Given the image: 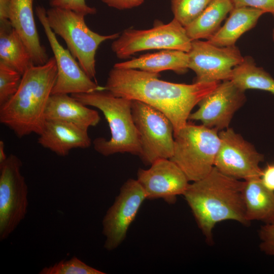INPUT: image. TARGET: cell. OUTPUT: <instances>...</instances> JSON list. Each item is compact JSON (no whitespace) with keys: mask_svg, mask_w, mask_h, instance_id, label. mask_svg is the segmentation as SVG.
<instances>
[{"mask_svg":"<svg viewBox=\"0 0 274 274\" xmlns=\"http://www.w3.org/2000/svg\"><path fill=\"white\" fill-rule=\"evenodd\" d=\"M35 0H11L9 20L18 33L30 54L35 65L48 60L45 47L41 45L33 11Z\"/></svg>","mask_w":274,"mask_h":274,"instance_id":"e0dca14e","label":"cell"},{"mask_svg":"<svg viewBox=\"0 0 274 274\" xmlns=\"http://www.w3.org/2000/svg\"><path fill=\"white\" fill-rule=\"evenodd\" d=\"M244 183L214 167L205 177L189 184L183 195L208 243H212L213 229L219 222L250 224L243 196Z\"/></svg>","mask_w":274,"mask_h":274,"instance_id":"7a4b0ae2","label":"cell"},{"mask_svg":"<svg viewBox=\"0 0 274 274\" xmlns=\"http://www.w3.org/2000/svg\"><path fill=\"white\" fill-rule=\"evenodd\" d=\"M189 56L187 52L165 49L148 53L126 61L116 63L114 66L120 69L139 70L151 73L172 70L178 74L185 73L188 68Z\"/></svg>","mask_w":274,"mask_h":274,"instance_id":"d6986e66","label":"cell"},{"mask_svg":"<svg viewBox=\"0 0 274 274\" xmlns=\"http://www.w3.org/2000/svg\"><path fill=\"white\" fill-rule=\"evenodd\" d=\"M244 182L243 196L248 221L274 222V192L264 185L260 177Z\"/></svg>","mask_w":274,"mask_h":274,"instance_id":"ffe728a7","label":"cell"},{"mask_svg":"<svg viewBox=\"0 0 274 274\" xmlns=\"http://www.w3.org/2000/svg\"><path fill=\"white\" fill-rule=\"evenodd\" d=\"M245 91L230 80L220 82L199 102L198 109L188 120L199 121L219 131L228 128L234 113L246 101Z\"/></svg>","mask_w":274,"mask_h":274,"instance_id":"5bb4252c","label":"cell"},{"mask_svg":"<svg viewBox=\"0 0 274 274\" xmlns=\"http://www.w3.org/2000/svg\"><path fill=\"white\" fill-rule=\"evenodd\" d=\"M5 144L3 141H0V164L4 162L7 157L5 154L4 150Z\"/></svg>","mask_w":274,"mask_h":274,"instance_id":"836d02e7","label":"cell"},{"mask_svg":"<svg viewBox=\"0 0 274 274\" xmlns=\"http://www.w3.org/2000/svg\"><path fill=\"white\" fill-rule=\"evenodd\" d=\"M108 6L122 10L132 9L141 5L145 0H100Z\"/></svg>","mask_w":274,"mask_h":274,"instance_id":"4dcf8cb0","label":"cell"},{"mask_svg":"<svg viewBox=\"0 0 274 274\" xmlns=\"http://www.w3.org/2000/svg\"><path fill=\"white\" fill-rule=\"evenodd\" d=\"M158 77L159 74L113 67L105 90L116 96L143 102L161 112L171 121L174 135L187 124L193 108L220 83H175Z\"/></svg>","mask_w":274,"mask_h":274,"instance_id":"6da1fadb","label":"cell"},{"mask_svg":"<svg viewBox=\"0 0 274 274\" xmlns=\"http://www.w3.org/2000/svg\"><path fill=\"white\" fill-rule=\"evenodd\" d=\"M22 166L20 158L12 154L0 164L1 241L8 238L27 214L28 187Z\"/></svg>","mask_w":274,"mask_h":274,"instance_id":"9c48e42d","label":"cell"},{"mask_svg":"<svg viewBox=\"0 0 274 274\" xmlns=\"http://www.w3.org/2000/svg\"><path fill=\"white\" fill-rule=\"evenodd\" d=\"M192 41L185 28L174 18L166 24H159L148 29H127L111 45L119 58H125L140 51L151 49L177 50L188 53Z\"/></svg>","mask_w":274,"mask_h":274,"instance_id":"ba28073f","label":"cell"},{"mask_svg":"<svg viewBox=\"0 0 274 274\" xmlns=\"http://www.w3.org/2000/svg\"><path fill=\"white\" fill-rule=\"evenodd\" d=\"M145 199L144 191L136 180L129 179L121 186L102 222V231L106 237L104 248L107 251L116 249L124 241Z\"/></svg>","mask_w":274,"mask_h":274,"instance_id":"4fadbf2b","label":"cell"},{"mask_svg":"<svg viewBox=\"0 0 274 274\" xmlns=\"http://www.w3.org/2000/svg\"><path fill=\"white\" fill-rule=\"evenodd\" d=\"M11 0H0V22L9 21Z\"/></svg>","mask_w":274,"mask_h":274,"instance_id":"d6a6232c","label":"cell"},{"mask_svg":"<svg viewBox=\"0 0 274 274\" xmlns=\"http://www.w3.org/2000/svg\"><path fill=\"white\" fill-rule=\"evenodd\" d=\"M175 19L186 27L204 10L211 0H170Z\"/></svg>","mask_w":274,"mask_h":274,"instance_id":"d4e9b609","label":"cell"},{"mask_svg":"<svg viewBox=\"0 0 274 274\" xmlns=\"http://www.w3.org/2000/svg\"><path fill=\"white\" fill-rule=\"evenodd\" d=\"M71 95L86 106L100 110L109 124L111 138H97L93 142L98 153L106 156L118 153L140 156V138L132 115L131 100L106 90Z\"/></svg>","mask_w":274,"mask_h":274,"instance_id":"277c9868","label":"cell"},{"mask_svg":"<svg viewBox=\"0 0 274 274\" xmlns=\"http://www.w3.org/2000/svg\"><path fill=\"white\" fill-rule=\"evenodd\" d=\"M187 53L188 68L195 73V82L198 83L230 80L233 68L244 58L235 45L219 47L200 40L192 41Z\"/></svg>","mask_w":274,"mask_h":274,"instance_id":"7c38bea8","label":"cell"},{"mask_svg":"<svg viewBox=\"0 0 274 274\" xmlns=\"http://www.w3.org/2000/svg\"><path fill=\"white\" fill-rule=\"evenodd\" d=\"M38 143L60 156L67 155L76 148L91 145L88 130L73 123L57 120H46Z\"/></svg>","mask_w":274,"mask_h":274,"instance_id":"2e32d148","label":"cell"},{"mask_svg":"<svg viewBox=\"0 0 274 274\" xmlns=\"http://www.w3.org/2000/svg\"><path fill=\"white\" fill-rule=\"evenodd\" d=\"M264 13L261 10L251 7L233 8L224 24L207 41L219 47L235 46L241 36L255 27Z\"/></svg>","mask_w":274,"mask_h":274,"instance_id":"44dd1931","label":"cell"},{"mask_svg":"<svg viewBox=\"0 0 274 274\" xmlns=\"http://www.w3.org/2000/svg\"><path fill=\"white\" fill-rule=\"evenodd\" d=\"M46 16L54 33L64 41L70 52L85 73L91 79H94L97 48L102 42L118 38L119 33H97L86 25L85 15L68 9L51 7L46 10Z\"/></svg>","mask_w":274,"mask_h":274,"instance_id":"5b68a950","label":"cell"},{"mask_svg":"<svg viewBox=\"0 0 274 274\" xmlns=\"http://www.w3.org/2000/svg\"><path fill=\"white\" fill-rule=\"evenodd\" d=\"M22 75L0 61V106L7 102L17 92Z\"/></svg>","mask_w":274,"mask_h":274,"instance_id":"4316f807","label":"cell"},{"mask_svg":"<svg viewBox=\"0 0 274 274\" xmlns=\"http://www.w3.org/2000/svg\"><path fill=\"white\" fill-rule=\"evenodd\" d=\"M260 178L266 187L274 192V163L266 165L262 170Z\"/></svg>","mask_w":274,"mask_h":274,"instance_id":"1f68e13d","label":"cell"},{"mask_svg":"<svg viewBox=\"0 0 274 274\" xmlns=\"http://www.w3.org/2000/svg\"><path fill=\"white\" fill-rule=\"evenodd\" d=\"M258 235L260 250L267 255L274 256V222L261 226Z\"/></svg>","mask_w":274,"mask_h":274,"instance_id":"f1b7e54d","label":"cell"},{"mask_svg":"<svg viewBox=\"0 0 274 274\" xmlns=\"http://www.w3.org/2000/svg\"><path fill=\"white\" fill-rule=\"evenodd\" d=\"M136 180L147 199L161 198L169 204L175 203L189 184L184 172L170 159L157 160L147 169L140 168Z\"/></svg>","mask_w":274,"mask_h":274,"instance_id":"9a60e30c","label":"cell"},{"mask_svg":"<svg viewBox=\"0 0 274 274\" xmlns=\"http://www.w3.org/2000/svg\"><path fill=\"white\" fill-rule=\"evenodd\" d=\"M230 0H211L202 13L185 27L191 41L212 37L221 27L227 15L233 9Z\"/></svg>","mask_w":274,"mask_h":274,"instance_id":"603a6c76","label":"cell"},{"mask_svg":"<svg viewBox=\"0 0 274 274\" xmlns=\"http://www.w3.org/2000/svg\"><path fill=\"white\" fill-rule=\"evenodd\" d=\"M220 145L214 167L222 173L244 181L260 177L262 170L259 164L264 155L232 128L219 131Z\"/></svg>","mask_w":274,"mask_h":274,"instance_id":"30bf717a","label":"cell"},{"mask_svg":"<svg viewBox=\"0 0 274 274\" xmlns=\"http://www.w3.org/2000/svg\"><path fill=\"white\" fill-rule=\"evenodd\" d=\"M174 154L170 159L189 181L200 180L211 172L220 145L217 129L187 122L174 135Z\"/></svg>","mask_w":274,"mask_h":274,"instance_id":"8992f818","label":"cell"},{"mask_svg":"<svg viewBox=\"0 0 274 274\" xmlns=\"http://www.w3.org/2000/svg\"><path fill=\"white\" fill-rule=\"evenodd\" d=\"M272 36L273 41L274 42V28H273V31H272Z\"/></svg>","mask_w":274,"mask_h":274,"instance_id":"e575fe53","label":"cell"},{"mask_svg":"<svg viewBox=\"0 0 274 274\" xmlns=\"http://www.w3.org/2000/svg\"><path fill=\"white\" fill-rule=\"evenodd\" d=\"M0 23V61L22 75L34 64L29 51L9 21Z\"/></svg>","mask_w":274,"mask_h":274,"instance_id":"7402d4cb","label":"cell"},{"mask_svg":"<svg viewBox=\"0 0 274 274\" xmlns=\"http://www.w3.org/2000/svg\"><path fill=\"white\" fill-rule=\"evenodd\" d=\"M230 80L244 91L257 89L274 95V79L257 66L251 56H245L242 63L233 68Z\"/></svg>","mask_w":274,"mask_h":274,"instance_id":"cb8c5ba5","label":"cell"},{"mask_svg":"<svg viewBox=\"0 0 274 274\" xmlns=\"http://www.w3.org/2000/svg\"><path fill=\"white\" fill-rule=\"evenodd\" d=\"M40 274H105L87 265L76 256L68 260H61L49 266L45 267Z\"/></svg>","mask_w":274,"mask_h":274,"instance_id":"484cf974","label":"cell"},{"mask_svg":"<svg viewBox=\"0 0 274 274\" xmlns=\"http://www.w3.org/2000/svg\"><path fill=\"white\" fill-rule=\"evenodd\" d=\"M45 120H57L70 122L88 130L100 120L98 112L87 107L67 94H52L45 112Z\"/></svg>","mask_w":274,"mask_h":274,"instance_id":"ac0fdd59","label":"cell"},{"mask_svg":"<svg viewBox=\"0 0 274 274\" xmlns=\"http://www.w3.org/2000/svg\"><path fill=\"white\" fill-rule=\"evenodd\" d=\"M131 112L140 135V157L143 162L151 165L160 159H170L175 140L169 119L156 109L138 100H132Z\"/></svg>","mask_w":274,"mask_h":274,"instance_id":"52a82bcc","label":"cell"},{"mask_svg":"<svg viewBox=\"0 0 274 274\" xmlns=\"http://www.w3.org/2000/svg\"><path fill=\"white\" fill-rule=\"evenodd\" d=\"M54 57L42 65L32 64L22 75L15 94L0 106V122L18 137L40 135L45 112L57 78Z\"/></svg>","mask_w":274,"mask_h":274,"instance_id":"3957f363","label":"cell"},{"mask_svg":"<svg viewBox=\"0 0 274 274\" xmlns=\"http://www.w3.org/2000/svg\"><path fill=\"white\" fill-rule=\"evenodd\" d=\"M233 8L247 7L271 13L274 16V0H230Z\"/></svg>","mask_w":274,"mask_h":274,"instance_id":"f546056e","label":"cell"},{"mask_svg":"<svg viewBox=\"0 0 274 274\" xmlns=\"http://www.w3.org/2000/svg\"><path fill=\"white\" fill-rule=\"evenodd\" d=\"M48 2L51 7L68 9L85 16L96 13V9L87 5L85 0H48Z\"/></svg>","mask_w":274,"mask_h":274,"instance_id":"83f0119b","label":"cell"},{"mask_svg":"<svg viewBox=\"0 0 274 274\" xmlns=\"http://www.w3.org/2000/svg\"><path fill=\"white\" fill-rule=\"evenodd\" d=\"M35 12L44 30L56 63L57 78L52 94L87 93L105 90L104 87L98 85L92 80L69 50L64 48L58 41L48 24L45 8L37 6Z\"/></svg>","mask_w":274,"mask_h":274,"instance_id":"8fae6325","label":"cell"}]
</instances>
